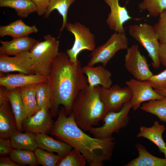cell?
Returning a JSON list of instances; mask_svg holds the SVG:
<instances>
[{"label":"cell","instance_id":"cell-1","mask_svg":"<svg viewBox=\"0 0 166 166\" xmlns=\"http://www.w3.org/2000/svg\"><path fill=\"white\" fill-rule=\"evenodd\" d=\"M67 115L64 107H61L50 133L78 150L89 166H103L104 161L111 158L116 144L115 138L92 137L77 125L72 113Z\"/></svg>","mask_w":166,"mask_h":166},{"label":"cell","instance_id":"cell-2","mask_svg":"<svg viewBox=\"0 0 166 166\" xmlns=\"http://www.w3.org/2000/svg\"><path fill=\"white\" fill-rule=\"evenodd\" d=\"M48 76L51 91L50 111L52 117L58 115L60 105L69 115L77 94L88 85L80 61L78 59L76 62H72L66 53L59 52Z\"/></svg>","mask_w":166,"mask_h":166},{"label":"cell","instance_id":"cell-3","mask_svg":"<svg viewBox=\"0 0 166 166\" xmlns=\"http://www.w3.org/2000/svg\"><path fill=\"white\" fill-rule=\"evenodd\" d=\"M100 85H87L77 94L73 104L72 113L77 125L88 131L102 121L107 113L99 94Z\"/></svg>","mask_w":166,"mask_h":166},{"label":"cell","instance_id":"cell-4","mask_svg":"<svg viewBox=\"0 0 166 166\" xmlns=\"http://www.w3.org/2000/svg\"><path fill=\"white\" fill-rule=\"evenodd\" d=\"M39 41L29 51L33 64V74L48 76L52 65L59 53V42L50 34Z\"/></svg>","mask_w":166,"mask_h":166},{"label":"cell","instance_id":"cell-5","mask_svg":"<svg viewBox=\"0 0 166 166\" xmlns=\"http://www.w3.org/2000/svg\"><path fill=\"white\" fill-rule=\"evenodd\" d=\"M128 32L147 51L152 60V67L158 69L160 65L158 56L160 43L153 26L146 23L135 24L128 27Z\"/></svg>","mask_w":166,"mask_h":166},{"label":"cell","instance_id":"cell-6","mask_svg":"<svg viewBox=\"0 0 166 166\" xmlns=\"http://www.w3.org/2000/svg\"><path fill=\"white\" fill-rule=\"evenodd\" d=\"M132 108L130 101L124 103L119 110L108 113L102 120L104 123L102 126L92 127L88 131L97 138L112 136L113 133H118L127 126L130 119L129 113Z\"/></svg>","mask_w":166,"mask_h":166},{"label":"cell","instance_id":"cell-7","mask_svg":"<svg viewBox=\"0 0 166 166\" xmlns=\"http://www.w3.org/2000/svg\"><path fill=\"white\" fill-rule=\"evenodd\" d=\"M128 45V39L125 34L115 32L104 44L92 51L87 65L93 66L100 63L105 66L118 51L127 49Z\"/></svg>","mask_w":166,"mask_h":166},{"label":"cell","instance_id":"cell-8","mask_svg":"<svg viewBox=\"0 0 166 166\" xmlns=\"http://www.w3.org/2000/svg\"><path fill=\"white\" fill-rule=\"evenodd\" d=\"M65 28L74 37V41L72 47L67 50L66 53L69 60L76 62L79 54L84 50L93 51L95 48L94 35L90 29L78 22L74 23H68Z\"/></svg>","mask_w":166,"mask_h":166},{"label":"cell","instance_id":"cell-9","mask_svg":"<svg viewBox=\"0 0 166 166\" xmlns=\"http://www.w3.org/2000/svg\"><path fill=\"white\" fill-rule=\"evenodd\" d=\"M124 62L126 69L136 79L146 81L153 75L146 57L141 54L137 45L127 49Z\"/></svg>","mask_w":166,"mask_h":166},{"label":"cell","instance_id":"cell-10","mask_svg":"<svg viewBox=\"0 0 166 166\" xmlns=\"http://www.w3.org/2000/svg\"><path fill=\"white\" fill-rule=\"evenodd\" d=\"M99 94L107 113L119 110L132 97L131 91L128 86L121 87L118 85L109 88L100 86Z\"/></svg>","mask_w":166,"mask_h":166},{"label":"cell","instance_id":"cell-11","mask_svg":"<svg viewBox=\"0 0 166 166\" xmlns=\"http://www.w3.org/2000/svg\"><path fill=\"white\" fill-rule=\"evenodd\" d=\"M125 84L132 93L130 101L134 111L137 109L143 102L152 100L161 99L164 97L153 89L148 80L131 79L126 81Z\"/></svg>","mask_w":166,"mask_h":166},{"label":"cell","instance_id":"cell-12","mask_svg":"<svg viewBox=\"0 0 166 166\" xmlns=\"http://www.w3.org/2000/svg\"><path fill=\"white\" fill-rule=\"evenodd\" d=\"M49 110L42 107L33 115L25 119L22 124V131L35 134L51 133L54 122Z\"/></svg>","mask_w":166,"mask_h":166},{"label":"cell","instance_id":"cell-13","mask_svg":"<svg viewBox=\"0 0 166 166\" xmlns=\"http://www.w3.org/2000/svg\"><path fill=\"white\" fill-rule=\"evenodd\" d=\"M32 64L29 51L22 53L12 57L0 55L1 73L18 72L26 74H33L31 71Z\"/></svg>","mask_w":166,"mask_h":166},{"label":"cell","instance_id":"cell-14","mask_svg":"<svg viewBox=\"0 0 166 166\" xmlns=\"http://www.w3.org/2000/svg\"><path fill=\"white\" fill-rule=\"evenodd\" d=\"M5 90V88L0 86V137L9 138L17 129V127L15 118Z\"/></svg>","mask_w":166,"mask_h":166},{"label":"cell","instance_id":"cell-15","mask_svg":"<svg viewBox=\"0 0 166 166\" xmlns=\"http://www.w3.org/2000/svg\"><path fill=\"white\" fill-rule=\"evenodd\" d=\"M49 76L35 74H26L19 73L17 74H8L1 75L0 77V85L7 90L24 87L29 85L38 84L47 81Z\"/></svg>","mask_w":166,"mask_h":166},{"label":"cell","instance_id":"cell-16","mask_svg":"<svg viewBox=\"0 0 166 166\" xmlns=\"http://www.w3.org/2000/svg\"><path fill=\"white\" fill-rule=\"evenodd\" d=\"M110 7V12L106 20L110 29L118 33L125 34L124 24L132 18L125 6L119 3V0H104Z\"/></svg>","mask_w":166,"mask_h":166},{"label":"cell","instance_id":"cell-17","mask_svg":"<svg viewBox=\"0 0 166 166\" xmlns=\"http://www.w3.org/2000/svg\"><path fill=\"white\" fill-rule=\"evenodd\" d=\"M38 41L28 36L14 38L9 41L1 40L0 54L15 56L29 52Z\"/></svg>","mask_w":166,"mask_h":166},{"label":"cell","instance_id":"cell-18","mask_svg":"<svg viewBox=\"0 0 166 166\" xmlns=\"http://www.w3.org/2000/svg\"><path fill=\"white\" fill-rule=\"evenodd\" d=\"M82 70L87 77L88 85L90 86L100 85L108 88L111 87L112 74L105 66L102 65L94 67L87 65L82 67Z\"/></svg>","mask_w":166,"mask_h":166},{"label":"cell","instance_id":"cell-19","mask_svg":"<svg viewBox=\"0 0 166 166\" xmlns=\"http://www.w3.org/2000/svg\"><path fill=\"white\" fill-rule=\"evenodd\" d=\"M36 139L39 148L51 152H56L61 158L66 155L72 147L67 143L55 140L44 133L36 134Z\"/></svg>","mask_w":166,"mask_h":166},{"label":"cell","instance_id":"cell-20","mask_svg":"<svg viewBox=\"0 0 166 166\" xmlns=\"http://www.w3.org/2000/svg\"><path fill=\"white\" fill-rule=\"evenodd\" d=\"M5 93L9 100L15 118L17 129L22 132V124L26 118V115L20 94V88L10 90L5 89Z\"/></svg>","mask_w":166,"mask_h":166},{"label":"cell","instance_id":"cell-21","mask_svg":"<svg viewBox=\"0 0 166 166\" xmlns=\"http://www.w3.org/2000/svg\"><path fill=\"white\" fill-rule=\"evenodd\" d=\"M165 129L164 125L160 124L158 121H155L151 127L141 126L136 136L143 137L150 140L157 146L160 152L162 153L166 147V143L162 137L163 133Z\"/></svg>","mask_w":166,"mask_h":166},{"label":"cell","instance_id":"cell-22","mask_svg":"<svg viewBox=\"0 0 166 166\" xmlns=\"http://www.w3.org/2000/svg\"><path fill=\"white\" fill-rule=\"evenodd\" d=\"M38 30L35 25L30 26L21 19H18L8 25L0 26V36L11 37L13 38L28 36L33 33H37Z\"/></svg>","mask_w":166,"mask_h":166},{"label":"cell","instance_id":"cell-23","mask_svg":"<svg viewBox=\"0 0 166 166\" xmlns=\"http://www.w3.org/2000/svg\"><path fill=\"white\" fill-rule=\"evenodd\" d=\"M138 156L131 160L125 166H166V158L156 157L150 154L142 144L135 145Z\"/></svg>","mask_w":166,"mask_h":166},{"label":"cell","instance_id":"cell-24","mask_svg":"<svg viewBox=\"0 0 166 166\" xmlns=\"http://www.w3.org/2000/svg\"><path fill=\"white\" fill-rule=\"evenodd\" d=\"M13 148L19 150L34 151L39 148L36 139V134L26 131L24 133L14 131L9 137Z\"/></svg>","mask_w":166,"mask_h":166},{"label":"cell","instance_id":"cell-25","mask_svg":"<svg viewBox=\"0 0 166 166\" xmlns=\"http://www.w3.org/2000/svg\"><path fill=\"white\" fill-rule=\"evenodd\" d=\"M37 84L20 88V94L24 107L26 118L33 115L41 109L38 106L37 100Z\"/></svg>","mask_w":166,"mask_h":166},{"label":"cell","instance_id":"cell-26","mask_svg":"<svg viewBox=\"0 0 166 166\" xmlns=\"http://www.w3.org/2000/svg\"><path fill=\"white\" fill-rule=\"evenodd\" d=\"M0 6L14 9L18 16L22 18L27 17L37 10L36 6L30 0H0Z\"/></svg>","mask_w":166,"mask_h":166},{"label":"cell","instance_id":"cell-27","mask_svg":"<svg viewBox=\"0 0 166 166\" xmlns=\"http://www.w3.org/2000/svg\"><path fill=\"white\" fill-rule=\"evenodd\" d=\"M75 1V0H50L43 18H48L51 13L53 10H56L63 18L62 24L59 30L61 33L65 28L68 23L67 17L68 10Z\"/></svg>","mask_w":166,"mask_h":166},{"label":"cell","instance_id":"cell-28","mask_svg":"<svg viewBox=\"0 0 166 166\" xmlns=\"http://www.w3.org/2000/svg\"><path fill=\"white\" fill-rule=\"evenodd\" d=\"M141 109L156 116L161 121L166 123V97L150 100L143 104Z\"/></svg>","mask_w":166,"mask_h":166},{"label":"cell","instance_id":"cell-29","mask_svg":"<svg viewBox=\"0 0 166 166\" xmlns=\"http://www.w3.org/2000/svg\"><path fill=\"white\" fill-rule=\"evenodd\" d=\"M9 156L19 166L29 165L33 166L38 164L34 152L32 151L14 149Z\"/></svg>","mask_w":166,"mask_h":166},{"label":"cell","instance_id":"cell-30","mask_svg":"<svg viewBox=\"0 0 166 166\" xmlns=\"http://www.w3.org/2000/svg\"><path fill=\"white\" fill-rule=\"evenodd\" d=\"M36 96L37 103L40 108L45 107L50 110L51 104V91L49 81L36 85Z\"/></svg>","mask_w":166,"mask_h":166},{"label":"cell","instance_id":"cell-31","mask_svg":"<svg viewBox=\"0 0 166 166\" xmlns=\"http://www.w3.org/2000/svg\"><path fill=\"white\" fill-rule=\"evenodd\" d=\"M140 11H147L149 15L157 17L166 9V0H143L138 4Z\"/></svg>","mask_w":166,"mask_h":166},{"label":"cell","instance_id":"cell-32","mask_svg":"<svg viewBox=\"0 0 166 166\" xmlns=\"http://www.w3.org/2000/svg\"><path fill=\"white\" fill-rule=\"evenodd\" d=\"M86 162L82 154L73 148L65 156L60 158L57 166H85Z\"/></svg>","mask_w":166,"mask_h":166},{"label":"cell","instance_id":"cell-33","mask_svg":"<svg viewBox=\"0 0 166 166\" xmlns=\"http://www.w3.org/2000/svg\"><path fill=\"white\" fill-rule=\"evenodd\" d=\"M37 163L43 166H56L61 158L57 154L40 148H38L34 151Z\"/></svg>","mask_w":166,"mask_h":166},{"label":"cell","instance_id":"cell-34","mask_svg":"<svg viewBox=\"0 0 166 166\" xmlns=\"http://www.w3.org/2000/svg\"><path fill=\"white\" fill-rule=\"evenodd\" d=\"M158 22L153 26L160 44L166 43V9L159 15Z\"/></svg>","mask_w":166,"mask_h":166},{"label":"cell","instance_id":"cell-35","mask_svg":"<svg viewBox=\"0 0 166 166\" xmlns=\"http://www.w3.org/2000/svg\"><path fill=\"white\" fill-rule=\"evenodd\" d=\"M147 80L154 90L166 89V69L157 74L153 75Z\"/></svg>","mask_w":166,"mask_h":166},{"label":"cell","instance_id":"cell-36","mask_svg":"<svg viewBox=\"0 0 166 166\" xmlns=\"http://www.w3.org/2000/svg\"><path fill=\"white\" fill-rule=\"evenodd\" d=\"M14 149L9 138L0 137V155L1 156L9 155Z\"/></svg>","mask_w":166,"mask_h":166},{"label":"cell","instance_id":"cell-37","mask_svg":"<svg viewBox=\"0 0 166 166\" xmlns=\"http://www.w3.org/2000/svg\"><path fill=\"white\" fill-rule=\"evenodd\" d=\"M35 5L36 12L39 16L44 15L46 11L50 0H30Z\"/></svg>","mask_w":166,"mask_h":166},{"label":"cell","instance_id":"cell-38","mask_svg":"<svg viewBox=\"0 0 166 166\" xmlns=\"http://www.w3.org/2000/svg\"><path fill=\"white\" fill-rule=\"evenodd\" d=\"M158 56L160 64L166 67V43L160 44Z\"/></svg>","mask_w":166,"mask_h":166},{"label":"cell","instance_id":"cell-39","mask_svg":"<svg viewBox=\"0 0 166 166\" xmlns=\"http://www.w3.org/2000/svg\"><path fill=\"white\" fill-rule=\"evenodd\" d=\"M0 166H19L14 162L10 157L1 156L0 158Z\"/></svg>","mask_w":166,"mask_h":166},{"label":"cell","instance_id":"cell-40","mask_svg":"<svg viewBox=\"0 0 166 166\" xmlns=\"http://www.w3.org/2000/svg\"><path fill=\"white\" fill-rule=\"evenodd\" d=\"M155 90L159 94L166 97V89L160 90Z\"/></svg>","mask_w":166,"mask_h":166},{"label":"cell","instance_id":"cell-41","mask_svg":"<svg viewBox=\"0 0 166 166\" xmlns=\"http://www.w3.org/2000/svg\"><path fill=\"white\" fill-rule=\"evenodd\" d=\"M162 153L164 154L165 158H166V147L163 150Z\"/></svg>","mask_w":166,"mask_h":166}]
</instances>
